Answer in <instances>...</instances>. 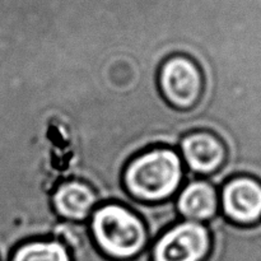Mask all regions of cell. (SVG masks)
I'll return each instance as SVG.
<instances>
[{
  "label": "cell",
  "instance_id": "1",
  "mask_svg": "<svg viewBox=\"0 0 261 261\" xmlns=\"http://www.w3.org/2000/svg\"><path fill=\"white\" fill-rule=\"evenodd\" d=\"M188 173L177 148L154 145L135 154L122 171V186L133 200L160 204L172 200Z\"/></svg>",
  "mask_w": 261,
  "mask_h": 261
},
{
  "label": "cell",
  "instance_id": "2",
  "mask_svg": "<svg viewBox=\"0 0 261 261\" xmlns=\"http://www.w3.org/2000/svg\"><path fill=\"white\" fill-rule=\"evenodd\" d=\"M87 226L96 249L112 261L135 259L152 242L144 219L119 201L98 204Z\"/></svg>",
  "mask_w": 261,
  "mask_h": 261
},
{
  "label": "cell",
  "instance_id": "3",
  "mask_svg": "<svg viewBox=\"0 0 261 261\" xmlns=\"http://www.w3.org/2000/svg\"><path fill=\"white\" fill-rule=\"evenodd\" d=\"M212 250L206 223L178 219L149 245L150 261H205Z\"/></svg>",
  "mask_w": 261,
  "mask_h": 261
},
{
  "label": "cell",
  "instance_id": "4",
  "mask_svg": "<svg viewBox=\"0 0 261 261\" xmlns=\"http://www.w3.org/2000/svg\"><path fill=\"white\" fill-rule=\"evenodd\" d=\"M157 82L163 99L181 111L198 106L205 89L201 68L194 59L182 54L168 56L161 64Z\"/></svg>",
  "mask_w": 261,
  "mask_h": 261
},
{
  "label": "cell",
  "instance_id": "5",
  "mask_svg": "<svg viewBox=\"0 0 261 261\" xmlns=\"http://www.w3.org/2000/svg\"><path fill=\"white\" fill-rule=\"evenodd\" d=\"M219 213L241 228L261 226V178L237 173L219 186Z\"/></svg>",
  "mask_w": 261,
  "mask_h": 261
},
{
  "label": "cell",
  "instance_id": "6",
  "mask_svg": "<svg viewBox=\"0 0 261 261\" xmlns=\"http://www.w3.org/2000/svg\"><path fill=\"white\" fill-rule=\"evenodd\" d=\"M188 178H209L221 172L228 160V147L216 133L195 130L184 135L177 147Z\"/></svg>",
  "mask_w": 261,
  "mask_h": 261
},
{
  "label": "cell",
  "instance_id": "7",
  "mask_svg": "<svg viewBox=\"0 0 261 261\" xmlns=\"http://www.w3.org/2000/svg\"><path fill=\"white\" fill-rule=\"evenodd\" d=\"M173 204L180 219L208 223L219 214V188L209 178H188Z\"/></svg>",
  "mask_w": 261,
  "mask_h": 261
},
{
  "label": "cell",
  "instance_id": "8",
  "mask_svg": "<svg viewBox=\"0 0 261 261\" xmlns=\"http://www.w3.org/2000/svg\"><path fill=\"white\" fill-rule=\"evenodd\" d=\"M98 204L101 200L96 190L76 178L61 182L51 195V206L56 216L69 222H87Z\"/></svg>",
  "mask_w": 261,
  "mask_h": 261
},
{
  "label": "cell",
  "instance_id": "9",
  "mask_svg": "<svg viewBox=\"0 0 261 261\" xmlns=\"http://www.w3.org/2000/svg\"><path fill=\"white\" fill-rule=\"evenodd\" d=\"M9 261H73L68 247L55 239H33L12 251Z\"/></svg>",
  "mask_w": 261,
  "mask_h": 261
}]
</instances>
